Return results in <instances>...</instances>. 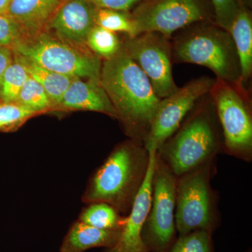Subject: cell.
<instances>
[{"instance_id":"1","label":"cell","mask_w":252,"mask_h":252,"mask_svg":"<svg viewBox=\"0 0 252 252\" xmlns=\"http://www.w3.org/2000/svg\"><path fill=\"white\" fill-rule=\"evenodd\" d=\"M100 84L126 135L145 142L160 99L143 71L124 49L102 61Z\"/></svg>"},{"instance_id":"2","label":"cell","mask_w":252,"mask_h":252,"mask_svg":"<svg viewBox=\"0 0 252 252\" xmlns=\"http://www.w3.org/2000/svg\"><path fill=\"white\" fill-rule=\"evenodd\" d=\"M223 148V137L211 96H203L157 155L176 177L215 160Z\"/></svg>"},{"instance_id":"3","label":"cell","mask_w":252,"mask_h":252,"mask_svg":"<svg viewBox=\"0 0 252 252\" xmlns=\"http://www.w3.org/2000/svg\"><path fill=\"white\" fill-rule=\"evenodd\" d=\"M149 162L144 142L130 139L119 144L91 179L83 200L108 204L127 216L143 185Z\"/></svg>"},{"instance_id":"4","label":"cell","mask_w":252,"mask_h":252,"mask_svg":"<svg viewBox=\"0 0 252 252\" xmlns=\"http://www.w3.org/2000/svg\"><path fill=\"white\" fill-rule=\"evenodd\" d=\"M172 62L191 63L211 69L216 79L242 81L240 59L229 32L215 21L194 23L170 38Z\"/></svg>"},{"instance_id":"5","label":"cell","mask_w":252,"mask_h":252,"mask_svg":"<svg viewBox=\"0 0 252 252\" xmlns=\"http://www.w3.org/2000/svg\"><path fill=\"white\" fill-rule=\"evenodd\" d=\"M209 94L221 130L223 150L230 156L251 161L252 105L250 90L242 81L231 82L216 79Z\"/></svg>"},{"instance_id":"6","label":"cell","mask_w":252,"mask_h":252,"mask_svg":"<svg viewBox=\"0 0 252 252\" xmlns=\"http://www.w3.org/2000/svg\"><path fill=\"white\" fill-rule=\"evenodd\" d=\"M11 49L53 72L100 83V58L89 49L70 45L49 32L23 37Z\"/></svg>"},{"instance_id":"7","label":"cell","mask_w":252,"mask_h":252,"mask_svg":"<svg viewBox=\"0 0 252 252\" xmlns=\"http://www.w3.org/2000/svg\"><path fill=\"white\" fill-rule=\"evenodd\" d=\"M215 160L176 177L175 220L180 235L216 228V196L211 187Z\"/></svg>"},{"instance_id":"8","label":"cell","mask_w":252,"mask_h":252,"mask_svg":"<svg viewBox=\"0 0 252 252\" xmlns=\"http://www.w3.org/2000/svg\"><path fill=\"white\" fill-rule=\"evenodd\" d=\"M175 196L176 177L157 153L152 203L142 233L149 252H167L175 242Z\"/></svg>"},{"instance_id":"9","label":"cell","mask_w":252,"mask_h":252,"mask_svg":"<svg viewBox=\"0 0 252 252\" xmlns=\"http://www.w3.org/2000/svg\"><path fill=\"white\" fill-rule=\"evenodd\" d=\"M130 13L137 35L156 32L171 38L194 23L215 21L210 0H150Z\"/></svg>"},{"instance_id":"10","label":"cell","mask_w":252,"mask_h":252,"mask_svg":"<svg viewBox=\"0 0 252 252\" xmlns=\"http://www.w3.org/2000/svg\"><path fill=\"white\" fill-rule=\"evenodd\" d=\"M122 49L148 77L159 98H165L180 89L172 74L170 38L156 32L133 37L126 36Z\"/></svg>"},{"instance_id":"11","label":"cell","mask_w":252,"mask_h":252,"mask_svg":"<svg viewBox=\"0 0 252 252\" xmlns=\"http://www.w3.org/2000/svg\"><path fill=\"white\" fill-rule=\"evenodd\" d=\"M215 79L208 76L197 78L160 99L144 142L146 147H154L157 150L160 148L175 133L197 102L209 94Z\"/></svg>"},{"instance_id":"12","label":"cell","mask_w":252,"mask_h":252,"mask_svg":"<svg viewBox=\"0 0 252 252\" xmlns=\"http://www.w3.org/2000/svg\"><path fill=\"white\" fill-rule=\"evenodd\" d=\"M96 10L87 0H64L44 31L70 45L88 49L86 39L96 26Z\"/></svg>"},{"instance_id":"13","label":"cell","mask_w":252,"mask_h":252,"mask_svg":"<svg viewBox=\"0 0 252 252\" xmlns=\"http://www.w3.org/2000/svg\"><path fill=\"white\" fill-rule=\"evenodd\" d=\"M147 149L149 162L143 185L137 193L132 210L126 217L117 243L112 248L107 249L105 252H149L142 241V233L152 203V179L157 149L154 147Z\"/></svg>"},{"instance_id":"14","label":"cell","mask_w":252,"mask_h":252,"mask_svg":"<svg viewBox=\"0 0 252 252\" xmlns=\"http://www.w3.org/2000/svg\"><path fill=\"white\" fill-rule=\"evenodd\" d=\"M55 111H88L117 119V114L100 83L75 78Z\"/></svg>"},{"instance_id":"15","label":"cell","mask_w":252,"mask_h":252,"mask_svg":"<svg viewBox=\"0 0 252 252\" xmlns=\"http://www.w3.org/2000/svg\"><path fill=\"white\" fill-rule=\"evenodd\" d=\"M64 0H11L6 14L22 29L24 37L45 31Z\"/></svg>"},{"instance_id":"16","label":"cell","mask_w":252,"mask_h":252,"mask_svg":"<svg viewBox=\"0 0 252 252\" xmlns=\"http://www.w3.org/2000/svg\"><path fill=\"white\" fill-rule=\"evenodd\" d=\"M121 231L122 229H99L78 220L63 240L61 252H84L92 248H112L117 243Z\"/></svg>"},{"instance_id":"17","label":"cell","mask_w":252,"mask_h":252,"mask_svg":"<svg viewBox=\"0 0 252 252\" xmlns=\"http://www.w3.org/2000/svg\"><path fill=\"white\" fill-rule=\"evenodd\" d=\"M228 32L240 59L242 81L248 86L252 76V16L243 3Z\"/></svg>"},{"instance_id":"18","label":"cell","mask_w":252,"mask_h":252,"mask_svg":"<svg viewBox=\"0 0 252 252\" xmlns=\"http://www.w3.org/2000/svg\"><path fill=\"white\" fill-rule=\"evenodd\" d=\"M14 56L25 66L30 77L39 83L45 90L53 105L54 112L62 99L64 93L75 78L53 72L31 60L15 54Z\"/></svg>"},{"instance_id":"19","label":"cell","mask_w":252,"mask_h":252,"mask_svg":"<svg viewBox=\"0 0 252 252\" xmlns=\"http://www.w3.org/2000/svg\"><path fill=\"white\" fill-rule=\"evenodd\" d=\"M126 217L108 204L91 203L81 213L79 220L86 224L104 230L122 229Z\"/></svg>"},{"instance_id":"20","label":"cell","mask_w":252,"mask_h":252,"mask_svg":"<svg viewBox=\"0 0 252 252\" xmlns=\"http://www.w3.org/2000/svg\"><path fill=\"white\" fill-rule=\"evenodd\" d=\"M123 40L117 33L95 26L86 39V46L102 61L112 59L122 49Z\"/></svg>"},{"instance_id":"21","label":"cell","mask_w":252,"mask_h":252,"mask_svg":"<svg viewBox=\"0 0 252 252\" xmlns=\"http://www.w3.org/2000/svg\"><path fill=\"white\" fill-rule=\"evenodd\" d=\"M29 77L23 63L14 55V59L5 71L0 86V99L3 102H16L25 82Z\"/></svg>"},{"instance_id":"22","label":"cell","mask_w":252,"mask_h":252,"mask_svg":"<svg viewBox=\"0 0 252 252\" xmlns=\"http://www.w3.org/2000/svg\"><path fill=\"white\" fill-rule=\"evenodd\" d=\"M95 25L114 32L123 33L129 37L137 36L130 12L97 8Z\"/></svg>"},{"instance_id":"23","label":"cell","mask_w":252,"mask_h":252,"mask_svg":"<svg viewBox=\"0 0 252 252\" xmlns=\"http://www.w3.org/2000/svg\"><path fill=\"white\" fill-rule=\"evenodd\" d=\"M16 102L39 115L54 112V105L45 90L30 76L25 82Z\"/></svg>"},{"instance_id":"24","label":"cell","mask_w":252,"mask_h":252,"mask_svg":"<svg viewBox=\"0 0 252 252\" xmlns=\"http://www.w3.org/2000/svg\"><path fill=\"white\" fill-rule=\"evenodd\" d=\"M39 114L17 102H0V130L13 131Z\"/></svg>"},{"instance_id":"25","label":"cell","mask_w":252,"mask_h":252,"mask_svg":"<svg viewBox=\"0 0 252 252\" xmlns=\"http://www.w3.org/2000/svg\"><path fill=\"white\" fill-rule=\"evenodd\" d=\"M212 233L198 230L180 235L167 252H212Z\"/></svg>"},{"instance_id":"26","label":"cell","mask_w":252,"mask_h":252,"mask_svg":"<svg viewBox=\"0 0 252 252\" xmlns=\"http://www.w3.org/2000/svg\"><path fill=\"white\" fill-rule=\"evenodd\" d=\"M215 21L220 27L229 31L242 4L241 0H210Z\"/></svg>"},{"instance_id":"27","label":"cell","mask_w":252,"mask_h":252,"mask_svg":"<svg viewBox=\"0 0 252 252\" xmlns=\"http://www.w3.org/2000/svg\"><path fill=\"white\" fill-rule=\"evenodd\" d=\"M24 37L22 29L7 14H0V47L12 49Z\"/></svg>"},{"instance_id":"28","label":"cell","mask_w":252,"mask_h":252,"mask_svg":"<svg viewBox=\"0 0 252 252\" xmlns=\"http://www.w3.org/2000/svg\"><path fill=\"white\" fill-rule=\"evenodd\" d=\"M96 8L131 12L137 6L150 0H87Z\"/></svg>"},{"instance_id":"29","label":"cell","mask_w":252,"mask_h":252,"mask_svg":"<svg viewBox=\"0 0 252 252\" xmlns=\"http://www.w3.org/2000/svg\"><path fill=\"white\" fill-rule=\"evenodd\" d=\"M14 54L12 49L8 47H0V86L6 68L12 62Z\"/></svg>"},{"instance_id":"30","label":"cell","mask_w":252,"mask_h":252,"mask_svg":"<svg viewBox=\"0 0 252 252\" xmlns=\"http://www.w3.org/2000/svg\"><path fill=\"white\" fill-rule=\"evenodd\" d=\"M11 0H0V14H6Z\"/></svg>"},{"instance_id":"31","label":"cell","mask_w":252,"mask_h":252,"mask_svg":"<svg viewBox=\"0 0 252 252\" xmlns=\"http://www.w3.org/2000/svg\"><path fill=\"white\" fill-rule=\"evenodd\" d=\"M241 1L246 7H248V9H252V0H241Z\"/></svg>"}]
</instances>
